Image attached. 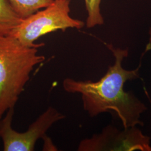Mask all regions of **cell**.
Here are the masks:
<instances>
[{
    "instance_id": "obj_11",
    "label": "cell",
    "mask_w": 151,
    "mask_h": 151,
    "mask_svg": "<svg viewBox=\"0 0 151 151\" xmlns=\"http://www.w3.org/2000/svg\"><path fill=\"white\" fill-rule=\"evenodd\" d=\"M150 33H151V32H150Z\"/></svg>"
},
{
    "instance_id": "obj_4",
    "label": "cell",
    "mask_w": 151,
    "mask_h": 151,
    "mask_svg": "<svg viewBox=\"0 0 151 151\" xmlns=\"http://www.w3.org/2000/svg\"><path fill=\"white\" fill-rule=\"evenodd\" d=\"M14 108L8 110L0 118V138L5 151H33L40 138L49 129L65 116L53 107H49L30 125L27 130L19 132L12 127Z\"/></svg>"
},
{
    "instance_id": "obj_9",
    "label": "cell",
    "mask_w": 151,
    "mask_h": 151,
    "mask_svg": "<svg viewBox=\"0 0 151 151\" xmlns=\"http://www.w3.org/2000/svg\"><path fill=\"white\" fill-rule=\"evenodd\" d=\"M44 140L43 151H57V148L55 147L53 143L50 138L45 135L42 138Z\"/></svg>"
},
{
    "instance_id": "obj_7",
    "label": "cell",
    "mask_w": 151,
    "mask_h": 151,
    "mask_svg": "<svg viewBox=\"0 0 151 151\" xmlns=\"http://www.w3.org/2000/svg\"><path fill=\"white\" fill-rule=\"evenodd\" d=\"M22 19H27L38 10L52 5L55 0H8Z\"/></svg>"
},
{
    "instance_id": "obj_2",
    "label": "cell",
    "mask_w": 151,
    "mask_h": 151,
    "mask_svg": "<svg viewBox=\"0 0 151 151\" xmlns=\"http://www.w3.org/2000/svg\"><path fill=\"white\" fill-rule=\"evenodd\" d=\"M38 52L11 35L0 37V118L15 108L34 68L45 60Z\"/></svg>"
},
{
    "instance_id": "obj_3",
    "label": "cell",
    "mask_w": 151,
    "mask_h": 151,
    "mask_svg": "<svg viewBox=\"0 0 151 151\" xmlns=\"http://www.w3.org/2000/svg\"><path fill=\"white\" fill-rule=\"evenodd\" d=\"M70 0H55L45 9L23 19L9 35L17 39L26 46L39 48L44 44H35V42L48 33L58 30L65 32L68 28H82L84 22L70 16Z\"/></svg>"
},
{
    "instance_id": "obj_1",
    "label": "cell",
    "mask_w": 151,
    "mask_h": 151,
    "mask_svg": "<svg viewBox=\"0 0 151 151\" xmlns=\"http://www.w3.org/2000/svg\"><path fill=\"white\" fill-rule=\"evenodd\" d=\"M108 47L115 60L100 80L77 81L66 78L63 81V87L67 92L81 93L84 110L91 117L105 112L114 113L124 128L143 125L140 118L147 109L146 106L132 92L124 90L127 81L139 77V67L134 70H125L122 62L128 55V50L114 48L110 45Z\"/></svg>"
},
{
    "instance_id": "obj_8",
    "label": "cell",
    "mask_w": 151,
    "mask_h": 151,
    "mask_svg": "<svg viewBox=\"0 0 151 151\" xmlns=\"http://www.w3.org/2000/svg\"><path fill=\"white\" fill-rule=\"evenodd\" d=\"M85 1L88 12L87 27L92 28L96 25H103L104 20L101 14L100 7L101 0H85Z\"/></svg>"
},
{
    "instance_id": "obj_10",
    "label": "cell",
    "mask_w": 151,
    "mask_h": 151,
    "mask_svg": "<svg viewBox=\"0 0 151 151\" xmlns=\"http://www.w3.org/2000/svg\"><path fill=\"white\" fill-rule=\"evenodd\" d=\"M55 1H65V0H55Z\"/></svg>"
},
{
    "instance_id": "obj_5",
    "label": "cell",
    "mask_w": 151,
    "mask_h": 151,
    "mask_svg": "<svg viewBox=\"0 0 151 151\" xmlns=\"http://www.w3.org/2000/svg\"><path fill=\"white\" fill-rule=\"evenodd\" d=\"M151 151L150 138L135 127L120 130L109 125L100 134L82 140L78 151Z\"/></svg>"
},
{
    "instance_id": "obj_6",
    "label": "cell",
    "mask_w": 151,
    "mask_h": 151,
    "mask_svg": "<svg viewBox=\"0 0 151 151\" xmlns=\"http://www.w3.org/2000/svg\"><path fill=\"white\" fill-rule=\"evenodd\" d=\"M22 20L8 0H0V37L10 35Z\"/></svg>"
}]
</instances>
